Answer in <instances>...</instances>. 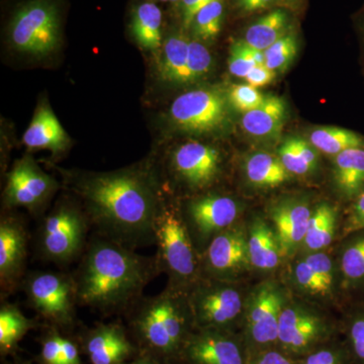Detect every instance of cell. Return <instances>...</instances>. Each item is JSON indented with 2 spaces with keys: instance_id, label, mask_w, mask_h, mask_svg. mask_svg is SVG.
Returning a JSON list of instances; mask_svg holds the SVG:
<instances>
[{
  "instance_id": "1",
  "label": "cell",
  "mask_w": 364,
  "mask_h": 364,
  "mask_svg": "<svg viewBox=\"0 0 364 364\" xmlns=\"http://www.w3.org/2000/svg\"><path fill=\"white\" fill-rule=\"evenodd\" d=\"M66 177L95 233L133 249L155 245V220L164 198L152 167Z\"/></svg>"
},
{
  "instance_id": "2",
  "label": "cell",
  "mask_w": 364,
  "mask_h": 364,
  "mask_svg": "<svg viewBox=\"0 0 364 364\" xmlns=\"http://www.w3.org/2000/svg\"><path fill=\"white\" fill-rule=\"evenodd\" d=\"M135 250L95 233L72 272L79 306L105 315L128 312L162 273L156 254L141 255Z\"/></svg>"
},
{
  "instance_id": "3",
  "label": "cell",
  "mask_w": 364,
  "mask_h": 364,
  "mask_svg": "<svg viewBox=\"0 0 364 364\" xmlns=\"http://www.w3.org/2000/svg\"><path fill=\"white\" fill-rule=\"evenodd\" d=\"M145 358L170 364L181 360L182 349L195 330L186 291L166 287L161 293L142 296L126 313Z\"/></svg>"
},
{
  "instance_id": "4",
  "label": "cell",
  "mask_w": 364,
  "mask_h": 364,
  "mask_svg": "<svg viewBox=\"0 0 364 364\" xmlns=\"http://www.w3.org/2000/svg\"><path fill=\"white\" fill-rule=\"evenodd\" d=\"M65 0H21L9 14L6 39L14 51L47 57L63 40Z\"/></svg>"
},
{
  "instance_id": "5",
  "label": "cell",
  "mask_w": 364,
  "mask_h": 364,
  "mask_svg": "<svg viewBox=\"0 0 364 364\" xmlns=\"http://www.w3.org/2000/svg\"><path fill=\"white\" fill-rule=\"evenodd\" d=\"M154 235L155 254L162 273L168 277L166 287L186 293L202 277V264L179 205L163 198L155 220Z\"/></svg>"
},
{
  "instance_id": "6",
  "label": "cell",
  "mask_w": 364,
  "mask_h": 364,
  "mask_svg": "<svg viewBox=\"0 0 364 364\" xmlns=\"http://www.w3.org/2000/svg\"><path fill=\"white\" fill-rule=\"evenodd\" d=\"M92 229L82 205L62 200L42 218L35 234V250L45 262L60 267L80 260Z\"/></svg>"
},
{
  "instance_id": "7",
  "label": "cell",
  "mask_w": 364,
  "mask_h": 364,
  "mask_svg": "<svg viewBox=\"0 0 364 364\" xmlns=\"http://www.w3.org/2000/svg\"><path fill=\"white\" fill-rule=\"evenodd\" d=\"M229 282L202 277L186 291L195 329L234 331L245 310L243 291Z\"/></svg>"
},
{
  "instance_id": "8",
  "label": "cell",
  "mask_w": 364,
  "mask_h": 364,
  "mask_svg": "<svg viewBox=\"0 0 364 364\" xmlns=\"http://www.w3.org/2000/svg\"><path fill=\"white\" fill-rule=\"evenodd\" d=\"M21 289L28 306L51 326L66 328L75 322L79 304L72 273L42 270L28 272Z\"/></svg>"
},
{
  "instance_id": "9",
  "label": "cell",
  "mask_w": 364,
  "mask_h": 364,
  "mask_svg": "<svg viewBox=\"0 0 364 364\" xmlns=\"http://www.w3.org/2000/svg\"><path fill=\"white\" fill-rule=\"evenodd\" d=\"M286 303V294L274 280L262 282L246 299L241 336L248 358L256 352L277 347L279 318Z\"/></svg>"
},
{
  "instance_id": "10",
  "label": "cell",
  "mask_w": 364,
  "mask_h": 364,
  "mask_svg": "<svg viewBox=\"0 0 364 364\" xmlns=\"http://www.w3.org/2000/svg\"><path fill=\"white\" fill-rule=\"evenodd\" d=\"M179 208L200 255L213 238L237 224L241 213L234 198L215 191L191 196Z\"/></svg>"
},
{
  "instance_id": "11",
  "label": "cell",
  "mask_w": 364,
  "mask_h": 364,
  "mask_svg": "<svg viewBox=\"0 0 364 364\" xmlns=\"http://www.w3.org/2000/svg\"><path fill=\"white\" fill-rule=\"evenodd\" d=\"M58 182L41 168L31 156L18 160L7 173L4 191L6 210L25 208L39 217L58 191Z\"/></svg>"
},
{
  "instance_id": "12",
  "label": "cell",
  "mask_w": 364,
  "mask_h": 364,
  "mask_svg": "<svg viewBox=\"0 0 364 364\" xmlns=\"http://www.w3.org/2000/svg\"><path fill=\"white\" fill-rule=\"evenodd\" d=\"M333 332L332 326L321 314L287 301L280 315L277 347L298 359L329 342Z\"/></svg>"
},
{
  "instance_id": "13",
  "label": "cell",
  "mask_w": 364,
  "mask_h": 364,
  "mask_svg": "<svg viewBox=\"0 0 364 364\" xmlns=\"http://www.w3.org/2000/svg\"><path fill=\"white\" fill-rule=\"evenodd\" d=\"M28 228L20 215L4 210L0 218V298L9 296L21 289L28 270Z\"/></svg>"
},
{
  "instance_id": "14",
  "label": "cell",
  "mask_w": 364,
  "mask_h": 364,
  "mask_svg": "<svg viewBox=\"0 0 364 364\" xmlns=\"http://www.w3.org/2000/svg\"><path fill=\"white\" fill-rule=\"evenodd\" d=\"M171 121L181 131L207 134L222 128L228 117L227 100L221 91L202 88L182 93L172 102Z\"/></svg>"
},
{
  "instance_id": "15",
  "label": "cell",
  "mask_w": 364,
  "mask_h": 364,
  "mask_svg": "<svg viewBox=\"0 0 364 364\" xmlns=\"http://www.w3.org/2000/svg\"><path fill=\"white\" fill-rule=\"evenodd\" d=\"M200 264L202 277L236 282L251 267L247 230L237 223L217 235L200 255Z\"/></svg>"
},
{
  "instance_id": "16",
  "label": "cell",
  "mask_w": 364,
  "mask_h": 364,
  "mask_svg": "<svg viewBox=\"0 0 364 364\" xmlns=\"http://www.w3.org/2000/svg\"><path fill=\"white\" fill-rule=\"evenodd\" d=\"M168 166L177 183L191 191H202L219 178L222 157L212 146L189 141L172 151Z\"/></svg>"
},
{
  "instance_id": "17",
  "label": "cell",
  "mask_w": 364,
  "mask_h": 364,
  "mask_svg": "<svg viewBox=\"0 0 364 364\" xmlns=\"http://www.w3.org/2000/svg\"><path fill=\"white\" fill-rule=\"evenodd\" d=\"M181 361L184 364H247L241 334L215 329H195L189 335Z\"/></svg>"
},
{
  "instance_id": "18",
  "label": "cell",
  "mask_w": 364,
  "mask_h": 364,
  "mask_svg": "<svg viewBox=\"0 0 364 364\" xmlns=\"http://www.w3.org/2000/svg\"><path fill=\"white\" fill-rule=\"evenodd\" d=\"M312 212L309 203L301 198H287L270 208L269 219L284 259L301 249Z\"/></svg>"
},
{
  "instance_id": "19",
  "label": "cell",
  "mask_w": 364,
  "mask_h": 364,
  "mask_svg": "<svg viewBox=\"0 0 364 364\" xmlns=\"http://www.w3.org/2000/svg\"><path fill=\"white\" fill-rule=\"evenodd\" d=\"M85 349L91 364H124L135 353L136 346L123 326L107 323L88 331Z\"/></svg>"
},
{
  "instance_id": "20",
  "label": "cell",
  "mask_w": 364,
  "mask_h": 364,
  "mask_svg": "<svg viewBox=\"0 0 364 364\" xmlns=\"http://www.w3.org/2000/svg\"><path fill=\"white\" fill-rule=\"evenodd\" d=\"M337 269L330 255L308 253L294 265L293 282L301 293L316 298L333 296L336 287Z\"/></svg>"
},
{
  "instance_id": "21",
  "label": "cell",
  "mask_w": 364,
  "mask_h": 364,
  "mask_svg": "<svg viewBox=\"0 0 364 364\" xmlns=\"http://www.w3.org/2000/svg\"><path fill=\"white\" fill-rule=\"evenodd\" d=\"M23 141L28 149H47L54 154L65 152L70 146V138L47 102L38 107Z\"/></svg>"
},
{
  "instance_id": "22",
  "label": "cell",
  "mask_w": 364,
  "mask_h": 364,
  "mask_svg": "<svg viewBox=\"0 0 364 364\" xmlns=\"http://www.w3.org/2000/svg\"><path fill=\"white\" fill-rule=\"evenodd\" d=\"M129 32L141 49L157 52L163 45V13L155 0H136L132 4Z\"/></svg>"
},
{
  "instance_id": "23",
  "label": "cell",
  "mask_w": 364,
  "mask_h": 364,
  "mask_svg": "<svg viewBox=\"0 0 364 364\" xmlns=\"http://www.w3.org/2000/svg\"><path fill=\"white\" fill-rule=\"evenodd\" d=\"M247 239L251 267L264 272L279 267L284 257L272 225L261 218H255L249 227Z\"/></svg>"
},
{
  "instance_id": "24",
  "label": "cell",
  "mask_w": 364,
  "mask_h": 364,
  "mask_svg": "<svg viewBox=\"0 0 364 364\" xmlns=\"http://www.w3.org/2000/svg\"><path fill=\"white\" fill-rule=\"evenodd\" d=\"M188 31L182 26L172 28L163 40L159 75L165 82L172 85H188V59L189 40Z\"/></svg>"
},
{
  "instance_id": "25",
  "label": "cell",
  "mask_w": 364,
  "mask_h": 364,
  "mask_svg": "<svg viewBox=\"0 0 364 364\" xmlns=\"http://www.w3.org/2000/svg\"><path fill=\"white\" fill-rule=\"evenodd\" d=\"M287 114L284 98L267 95L257 109L244 114L242 126L246 133L256 138H274L282 132Z\"/></svg>"
},
{
  "instance_id": "26",
  "label": "cell",
  "mask_w": 364,
  "mask_h": 364,
  "mask_svg": "<svg viewBox=\"0 0 364 364\" xmlns=\"http://www.w3.org/2000/svg\"><path fill=\"white\" fill-rule=\"evenodd\" d=\"M340 286L346 293L364 294V230L343 239L338 259Z\"/></svg>"
},
{
  "instance_id": "27",
  "label": "cell",
  "mask_w": 364,
  "mask_h": 364,
  "mask_svg": "<svg viewBox=\"0 0 364 364\" xmlns=\"http://www.w3.org/2000/svg\"><path fill=\"white\" fill-rule=\"evenodd\" d=\"M333 181L339 196L350 203L364 191V148L343 151L334 157Z\"/></svg>"
},
{
  "instance_id": "28",
  "label": "cell",
  "mask_w": 364,
  "mask_h": 364,
  "mask_svg": "<svg viewBox=\"0 0 364 364\" xmlns=\"http://www.w3.org/2000/svg\"><path fill=\"white\" fill-rule=\"evenodd\" d=\"M294 30L293 18L286 7L273 9L246 28L243 40L250 47L264 52Z\"/></svg>"
},
{
  "instance_id": "29",
  "label": "cell",
  "mask_w": 364,
  "mask_h": 364,
  "mask_svg": "<svg viewBox=\"0 0 364 364\" xmlns=\"http://www.w3.org/2000/svg\"><path fill=\"white\" fill-rule=\"evenodd\" d=\"M339 226L338 208L323 203L312 212L301 249L308 253L325 250L334 241Z\"/></svg>"
},
{
  "instance_id": "30",
  "label": "cell",
  "mask_w": 364,
  "mask_h": 364,
  "mask_svg": "<svg viewBox=\"0 0 364 364\" xmlns=\"http://www.w3.org/2000/svg\"><path fill=\"white\" fill-rule=\"evenodd\" d=\"M246 178L258 188H274L289 181L291 174L279 156L267 152H256L244 163Z\"/></svg>"
},
{
  "instance_id": "31",
  "label": "cell",
  "mask_w": 364,
  "mask_h": 364,
  "mask_svg": "<svg viewBox=\"0 0 364 364\" xmlns=\"http://www.w3.org/2000/svg\"><path fill=\"white\" fill-rule=\"evenodd\" d=\"M38 322L26 317L20 308L7 301L0 306V350L9 353L16 348L23 336L33 329Z\"/></svg>"
},
{
  "instance_id": "32",
  "label": "cell",
  "mask_w": 364,
  "mask_h": 364,
  "mask_svg": "<svg viewBox=\"0 0 364 364\" xmlns=\"http://www.w3.org/2000/svg\"><path fill=\"white\" fill-rule=\"evenodd\" d=\"M309 139L316 149L334 157L343 151L364 148V136L338 127L318 128L310 134Z\"/></svg>"
},
{
  "instance_id": "33",
  "label": "cell",
  "mask_w": 364,
  "mask_h": 364,
  "mask_svg": "<svg viewBox=\"0 0 364 364\" xmlns=\"http://www.w3.org/2000/svg\"><path fill=\"white\" fill-rule=\"evenodd\" d=\"M225 14V0H217L200 9L189 26L193 39L200 42H213L217 39L222 32Z\"/></svg>"
},
{
  "instance_id": "34",
  "label": "cell",
  "mask_w": 364,
  "mask_h": 364,
  "mask_svg": "<svg viewBox=\"0 0 364 364\" xmlns=\"http://www.w3.org/2000/svg\"><path fill=\"white\" fill-rule=\"evenodd\" d=\"M345 321V345L353 364H364V301L356 304Z\"/></svg>"
},
{
  "instance_id": "35",
  "label": "cell",
  "mask_w": 364,
  "mask_h": 364,
  "mask_svg": "<svg viewBox=\"0 0 364 364\" xmlns=\"http://www.w3.org/2000/svg\"><path fill=\"white\" fill-rule=\"evenodd\" d=\"M257 65H265L264 52L254 49L242 39L235 41L230 48L228 61L230 73L236 77L245 78Z\"/></svg>"
},
{
  "instance_id": "36",
  "label": "cell",
  "mask_w": 364,
  "mask_h": 364,
  "mask_svg": "<svg viewBox=\"0 0 364 364\" xmlns=\"http://www.w3.org/2000/svg\"><path fill=\"white\" fill-rule=\"evenodd\" d=\"M298 54V38L294 30L265 50V66L274 72L286 71Z\"/></svg>"
},
{
  "instance_id": "37",
  "label": "cell",
  "mask_w": 364,
  "mask_h": 364,
  "mask_svg": "<svg viewBox=\"0 0 364 364\" xmlns=\"http://www.w3.org/2000/svg\"><path fill=\"white\" fill-rule=\"evenodd\" d=\"M298 364H353L345 343L331 341L296 359Z\"/></svg>"
},
{
  "instance_id": "38",
  "label": "cell",
  "mask_w": 364,
  "mask_h": 364,
  "mask_svg": "<svg viewBox=\"0 0 364 364\" xmlns=\"http://www.w3.org/2000/svg\"><path fill=\"white\" fill-rule=\"evenodd\" d=\"M212 65V55L203 42L196 39L189 40L188 83L205 77L210 73Z\"/></svg>"
},
{
  "instance_id": "39",
  "label": "cell",
  "mask_w": 364,
  "mask_h": 364,
  "mask_svg": "<svg viewBox=\"0 0 364 364\" xmlns=\"http://www.w3.org/2000/svg\"><path fill=\"white\" fill-rule=\"evenodd\" d=\"M264 97L265 95H261L257 88L249 85L231 86L229 95H228L232 107L236 111L243 112V114L257 109L262 104Z\"/></svg>"
},
{
  "instance_id": "40",
  "label": "cell",
  "mask_w": 364,
  "mask_h": 364,
  "mask_svg": "<svg viewBox=\"0 0 364 364\" xmlns=\"http://www.w3.org/2000/svg\"><path fill=\"white\" fill-rule=\"evenodd\" d=\"M279 157L291 176H306L314 171L296 146L294 136L287 139L282 143L279 150Z\"/></svg>"
},
{
  "instance_id": "41",
  "label": "cell",
  "mask_w": 364,
  "mask_h": 364,
  "mask_svg": "<svg viewBox=\"0 0 364 364\" xmlns=\"http://www.w3.org/2000/svg\"><path fill=\"white\" fill-rule=\"evenodd\" d=\"M364 230V191L349 203L346 215L340 225L339 235L341 239L349 235Z\"/></svg>"
},
{
  "instance_id": "42",
  "label": "cell",
  "mask_w": 364,
  "mask_h": 364,
  "mask_svg": "<svg viewBox=\"0 0 364 364\" xmlns=\"http://www.w3.org/2000/svg\"><path fill=\"white\" fill-rule=\"evenodd\" d=\"M247 364H298V361L286 352L280 350L279 347H273L251 354Z\"/></svg>"
},
{
  "instance_id": "43",
  "label": "cell",
  "mask_w": 364,
  "mask_h": 364,
  "mask_svg": "<svg viewBox=\"0 0 364 364\" xmlns=\"http://www.w3.org/2000/svg\"><path fill=\"white\" fill-rule=\"evenodd\" d=\"M214 1H217V0H181L178 4H176L174 7H176L177 11H178L179 20H181L182 28L188 31L196 14L203 7Z\"/></svg>"
},
{
  "instance_id": "44",
  "label": "cell",
  "mask_w": 364,
  "mask_h": 364,
  "mask_svg": "<svg viewBox=\"0 0 364 364\" xmlns=\"http://www.w3.org/2000/svg\"><path fill=\"white\" fill-rule=\"evenodd\" d=\"M280 4V0H234L235 7L243 16L262 13Z\"/></svg>"
},
{
  "instance_id": "45",
  "label": "cell",
  "mask_w": 364,
  "mask_h": 364,
  "mask_svg": "<svg viewBox=\"0 0 364 364\" xmlns=\"http://www.w3.org/2000/svg\"><path fill=\"white\" fill-rule=\"evenodd\" d=\"M277 76V72L270 70L265 65H257L249 72L245 79L249 85L255 88L264 87L272 82Z\"/></svg>"
},
{
  "instance_id": "46",
  "label": "cell",
  "mask_w": 364,
  "mask_h": 364,
  "mask_svg": "<svg viewBox=\"0 0 364 364\" xmlns=\"http://www.w3.org/2000/svg\"><path fill=\"white\" fill-rule=\"evenodd\" d=\"M61 364H81L77 344L63 335L61 337Z\"/></svg>"
},
{
  "instance_id": "47",
  "label": "cell",
  "mask_w": 364,
  "mask_h": 364,
  "mask_svg": "<svg viewBox=\"0 0 364 364\" xmlns=\"http://www.w3.org/2000/svg\"><path fill=\"white\" fill-rule=\"evenodd\" d=\"M280 4L287 9L298 11V9L304 6L305 0H280Z\"/></svg>"
},
{
  "instance_id": "48",
  "label": "cell",
  "mask_w": 364,
  "mask_h": 364,
  "mask_svg": "<svg viewBox=\"0 0 364 364\" xmlns=\"http://www.w3.org/2000/svg\"><path fill=\"white\" fill-rule=\"evenodd\" d=\"M356 23H358V32L360 33L361 40L363 41L364 45V7L361 9L360 13L358 14Z\"/></svg>"
},
{
  "instance_id": "49",
  "label": "cell",
  "mask_w": 364,
  "mask_h": 364,
  "mask_svg": "<svg viewBox=\"0 0 364 364\" xmlns=\"http://www.w3.org/2000/svg\"><path fill=\"white\" fill-rule=\"evenodd\" d=\"M124 364H165L160 363V361L155 360V359L149 358H144L140 359H136V360L132 361V363H126Z\"/></svg>"
},
{
  "instance_id": "50",
  "label": "cell",
  "mask_w": 364,
  "mask_h": 364,
  "mask_svg": "<svg viewBox=\"0 0 364 364\" xmlns=\"http://www.w3.org/2000/svg\"><path fill=\"white\" fill-rule=\"evenodd\" d=\"M155 1L158 2V4H159V2H161V4H170L176 6L181 0H155Z\"/></svg>"
}]
</instances>
